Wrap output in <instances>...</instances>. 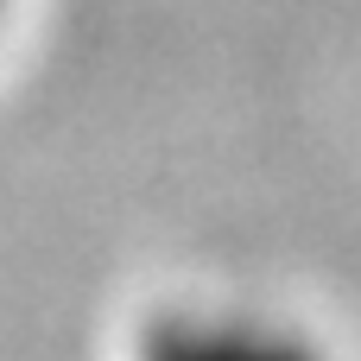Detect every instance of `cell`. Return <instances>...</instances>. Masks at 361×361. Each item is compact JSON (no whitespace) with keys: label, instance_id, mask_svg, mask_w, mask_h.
Listing matches in <instances>:
<instances>
[{"label":"cell","instance_id":"cell-1","mask_svg":"<svg viewBox=\"0 0 361 361\" xmlns=\"http://www.w3.org/2000/svg\"><path fill=\"white\" fill-rule=\"evenodd\" d=\"M133 361H330L311 330L267 305H165L133 336Z\"/></svg>","mask_w":361,"mask_h":361},{"label":"cell","instance_id":"cell-2","mask_svg":"<svg viewBox=\"0 0 361 361\" xmlns=\"http://www.w3.org/2000/svg\"><path fill=\"white\" fill-rule=\"evenodd\" d=\"M6 6H13V0H0V19H6Z\"/></svg>","mask_w":361,"mask_h":361}]
</instances>
